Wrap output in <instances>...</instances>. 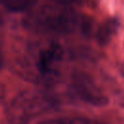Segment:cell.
Here are the masks:
<instances>
[{"label":"cell","mask_w":124,"mask_h":124,"mask_svg":"<svg viewBox=\"0 0 124 124\" xmlns=\"http://www.w3.org/2000/svg\"><path fill=\"white\" fill-rule=\"evenodd\" d=\"M38 124H98L97 122L79 116H65V117H55L45 119Z\"/></svg>","instance_id":"5b68a950"},{"label":"cell","mask_w":124,"mask_h":124,"mask_svg":"<svg viewBox=\"0 0 124 124\" xmlns=\"http://www.w3.org/2000/svg\"><path fill=\"white\" fill-rule=\"evenodd\" d=\"M64 50L62 46L52 42L46 46L43 47L38 54L36 60V67L38 72L45 77H51L57 70L59 64L62 62Z\"/></svg>","instance_id":"277c9868"},{"label":"cell","mask_w":124,"mask_h":124,"mask_svg":"<svg viewBox=\"0 0 124 124\" xmlns=\"http://www.w3.org/2000/svg\"><path fill=\"white\" fill-rule=\"evenodd\" d=\"M37 0H0V4L10 12H23L30 9Z\"/></svg>","instance_id":"8992f818"},{"label":"cell","mask_w":124,"mask_h":124,"mask_svg":"<svg viewBox=\"0 0 124 124\" xmlns=\"http://www.w3.org/2000/svg\"><path fill=\"white\" fill-rule=\"evenodd\" d=\"M27 22L31 28L41 33L67 35L73 33L82 21L79 22L70 6L59 3L42 7L30 16Z\"/></svg>","instance_id":"6da1fadb"},{"label":"cell","mask_w":124,"mask_h":124,"mask_svg":"<svg viewBox=\"0 0 124 124\" xmlns=\"http://www.w3.org/2000/svg\"><path fill=\"white\" fill-rule=\"evenodd\" d=\"M58 1H59L60 4L70 6V5H73V4H80L83 0H58Z\"/></svg>","instance_id":"52a82bcc"},{"label":"cell","mask_w":124,"mask_h":124,"mask_svg":"<svg viewBox=\"0 0 124 124\" xmlns=\"http://www.w3.org/2000/svg\"><path fill=\"white\" fill-rule=\"evenodd\" d=\"M72 87L75 94L79 99L90 105L103 106L107 102V98L100 88L83 73H76L73 75Z\"/></svg>","instance_id":"3957f363"},{"label":"cell","mask_w":124,"mask_h":124,"mask_svg":"<svg viewBox=\"0 0 124 124\" xmlns=\"http://www.w3.org/2000/svg\"><path fill=\"white\" fill-rule=\"evenodd\" d=\"M51 107L50 101L38 93L18 95L12 103L10 116L16 124H24Z\"/></svg>","instance_id":"7a4b0ae2"},{"label":"cell","mask_w":124,"mask_h":124,"mask_svg":"<svg viewBox=\"0 0 124 124\" xmlns=\"http://www.w3.org/2000/svg\"><path fill=\"white\" fill-rule=\"evenodd\" d=\"M2 62H3V59H2V56H1V53H0V69L2 67Z\"/></svg>","instance_id":"ba28073f"}]
</instances>
